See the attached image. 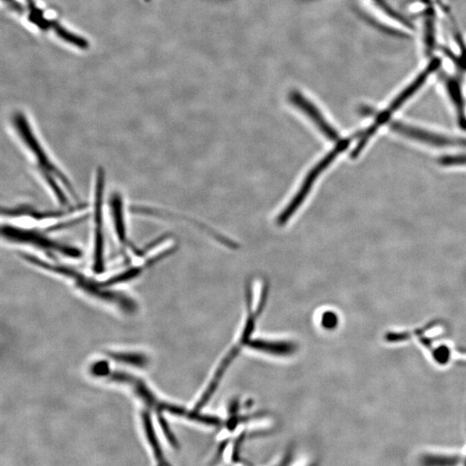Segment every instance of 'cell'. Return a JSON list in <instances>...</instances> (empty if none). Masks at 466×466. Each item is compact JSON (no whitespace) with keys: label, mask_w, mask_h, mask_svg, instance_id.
Masks as SVG:
<instances>
[{"label":"cell","mask_w":466,"mask_h":466,"mask_svg":"<svg viewBox=\"0 0 466 466\" xmlns=\"http://www.w3.org/2000/svg\"><path fill=\"white\" fill-rule=\"evenodd\" d=\"M291 101L293 102L294 105L298 106L301 111L307 113V115L314 121L316 126L319 127V129L322 131V133L325 135L328 140L335 142V143H338V142L341 140L340 135L338 134L337 131L334 129L325 119H324V117L322 113L319 112V110H317L312 103L309 102L307 99L303 97L300 92H292Z\"/></svg>","instance_id":"8fae6325"},{"label":"cell","mask_w":466,"mask_h":466,"mask_svg":"<svg viewBox=\"0 0 466 466\" xmlns=\"http://www.w3.org/2000/svg\"><path fill=\"white\" fill-rule=\"evenodd\" d=\"M81 211L76 215L66 217L49 226H31L26 224L6 222L2 224L1 238L3 242L10 247L23 248L24 250L41 252L51 260L59 261L60 258L78 259L83 256V251L76 244L60 240L53 236L56 231L67 228L76 224L84 222L90 213Z\"/></svg>","instance_id":"7a4b0ae2"},{"label":"cell","mask_w":466,"mask_h":466,"mask_svg":"<svg viewBox=\"0 0 466 466\" xmlns=\"http://www.w3.org/2000/svg\"><path fill=\"white\" fill-rule=\"evenodd\" d=\"M142 424H143L146 437H147L148 442L152 448L156 460H158L159 463L165 464L163 450L160 447L158 438H156L154 426H153L151 415L149 413L144 412L142 414Z\"/></svg>","instance_id":"7c38bea8"},{"label":"cell","mask_w":466,"mask_h":466,"mask_svg":"<svg viewBox=\"0 0 466 466\" xmlns=\"http://www.w3.org/2000/svg\"><path fill=\"white\" fill-rule=\"evenodd\" d=\"M267 295H268V286H267V284H263L260 298H259V301L256 304L255 308H252L251 301L248 297V316L247 322L244 324L243 333L238 338L236 344L227 352L226 357L222 359L219 365L217 367V371L213 374L211 381H210L208 386L206 387L203 394H201L200 400L195 405L194 411H200L201 408L206 406L209 400L211 399L213 394H215L217 388L219 386L220 381L222 380L223 376L225 375L226 369L229 368L234 359L240 353L242 348L245 347L253 348L256 340H251V334L253 333L256 323H257L259 316H260L263 308L265 307Z\"/></svg>","instance_id":"5b68a950"},{"label":"cell","mask_w":466,"mask_h":466,"mask_svg":"<svg viewBox=\"0 0 466 466\" xmlns=\"http://www.w3.org/2000/svg\"><path fill=\"white\" fill-rule=\"evenodd\" d=\"M92 267L96 274H102L106 269V175L102 167L95 170L92 181Z\"/></svg>","instance_id":"277c9868"},{"label":"cell","mask_w":466,"mask_h":466,"mask_svg":"<svg viewBox=\"0 0 466 466\" xmlns=\"http://www.w3.org/2000/svg\"><path fill=\"white\" fill-rule=\"evenodd\" d=\"M10 122L17 143L26 154L35 176L56 204L66 210L87 208V205L81 201L70 178L53 158L26 113H13Z\"/></svg>","instance_id":"6da1fadb"},{"label":"cell","mask_w":466,"mask_h":466,"mask_svg":"<svg viewBox=\"0 0 466 466\" xmlns=\"http://www.w3.org/2000/svg\"><path fill=\"white\" fill-rule=\"evenodd\" d=\"M351 143V138L341 140L338 142L335 148L327 153L326 156H324L321 161L312 169L311 172H309L307 177H306L300 190H299L293 200L290 202V204L287 206V208L283 210L282 213L279 215L278 219H277V224H278L279 226H284L289 222L292 215L297 212V210L301 206L302 202L307 198L316 179H317L319 176L321 175L327 167L331 165V163H333L334 160L338 158V156L340 155L341 153L346 151V149L349 147Z\"/></svg>","instance_id":"52a82bcc"},{"label":"cell","mask_w":466,"mask_h":466,"mask_svg":"<svg viewBox=\"0 0 466 466\" xmlns=\"http://www.w3.org/2000/svg\"><path fill=\"white\" fill-rule=\"evenodd\" d=\"M391 127L394 133L399 134L400 136L432 147H466L465 138L447 136L446 134L422 129L403 122L394 123Z\"/></svg>","instance_id":"ba28073f"},{"label":"cell","mask_w":466,"mask_h":466,"mask_svg":"<svg viewBox=\"0 0 466 466\" xmlns=\"http://www.w3.org/2000/svg\"><path fill=\"white\" fill-rule=\"evenodd\" d=\"M19 258L37 269L70 281L74 287L89 295V297L117 306L126 312H133L137 308L135 301L128 295L124 294L122 292L110 289L111 287L106 286L104 281L92 278V277L86 275V274L80 272L72 266L59 261L42 258L38 257V255L27 251L20 252Z\"/></svg>","instance_id":"3957f363"},{"label":"cell","mask_w":466,"mask_h":466,"mask_svg":"<svg viewBox=\"0 0 466 466\" xmlns=\"http://www.w3.org/2000/svg\"><path fill=\"white\" fill-rule=\"evenodd\" d=\"M140 215L144 217H149V218L160 219H172V220H183L185 222H190L192 225L197 226V228L203 230L206 233H208L209 236L213 237L219 243L226 245V247L230 249H236L238 248V244L236 242L229 240L225 236H223L222 234L216 233L215 231H213L210 227L206 226L204 224L197 222L193 219L188 218L186 216H181L180 215H176V213H170L166 211V210H163L159 208H156V206H143L142 205L140 208Z\"/></svg>","instance_id":"30bf717a"},{"label":"cell","mask_w":466,"mask_h":466,"mask_svg":"<svg viewBox=\"0 0 466 466\" xmlns=\"http://www.w3.org/2000/svg\"><path fill=\"white\" fill-rule=\"evenodd\" d=\"M81 210H59V211H48V210H40L35 206L29 204H19L3 208L2 216L9 219H24L31 220L35 223H44L46 222H58L76 213L83 211Z\"/></svg>","instance_id":"9c48e42d"},{"label":"cell","mask_w":466,"mask_h":466,"mask_svg":"<svg viewBox=\"0 0 466 466\" xmlns=\"http://www.w3.org/2000/svg\"><path fill=\"white\" fill-rule=\"evenodd\" d=\"M128 211H129V208H127L126 198L122 192L117 190L113 191L106 201V212H108L113 236L124 255H133L141 258L151 250L153 243L151 247H146L143 251L131 240L129 226H128Z\"/></svg>","instance_id":"8992f818"},{"label":"cell","mask_w":466,"mask_h":466,"mask_svg":"<svg viewBox=\"0 0 466 466\" xmlns=\"http://www.w3.org/2000/svg\"><path fill=\"white\" fill-rule=\"evenodd\" d=\"M110 356L116 361L130 365L142 367L146 364V358L138 353H126V352H112Z\"/></svg>","instance_id":"4fadbf2b"}]
</instances>
